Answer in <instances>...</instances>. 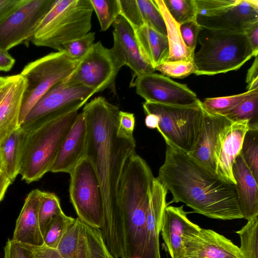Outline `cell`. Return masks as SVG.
<instances>
[{"label": "cell", "instance_id": "cell-31", "mask_svg": "<svg viewBox=\"0 0 258 258\" xmlns=\"http://www.w3.org/2000/svg\"><path fill=\"white\" fill-rule=\"evenodd\" d=\"M62 212L58 197L53 192L42 191L39 208V223L43 237L52 220Z\"/></svg>", "mask_w": 258, "mask_h": 258}, {"label": "cell", "instance_id": "cell-5", "mask_svg": "<svg viewBox=\"0 0 258 258\" xmlns=\"http://www.w3.org/2000/svg\"><path fill=\"white\" fill-rule=\"evenodd\" d=\"M193 61L196 75H214L240 69L254 54L244 33L202 27Z\"/></svg>", "mask_w": 258, "mask_h": 258}, {"label": "cell", "instance_id": "cell-42", "mask_svg": "<svg viewBox=\"0 0 258 258\" xmlns=\"http://www.w3.org/2000/svg\"><path fill=\"white\" fill-rule=\"evenodd\" d=\"M135 117L134 113L119 111L118 116V132L129 138L134 137Z\"/></svg>", "mask_w": 258, "mask_h": 258}, {"label": "cell", "instance_id": "cell-15", "mask_svg": "<svg viewBox=\"0 0 258 258\" xmlns=\"http://www.w3.org/2000/svg\"><path fill=\"white\" fill-rule=\"evenodd\" d=\"M113 26V45L111 49L121 64L128 66L133 72L132 81L139 75L154 73L155 69L143 57L135 30L129 23L119 15Z\"/></svg>", "mask_w": 258, "mask_h": 258}, {"label": "cell", "instance_id": "cell-50", "mask_svg": "<svg viewBox=\"0 0 258 258\" xmlns=\"http://www.w3.org/2000/svg\"><path fill=\"white\" fill-rule=\"evenodd\" d=\"M4 79V77L0 76V85L1 84L2 82L3 81Z\"/></svg>", "mask_w": 258, "mask_h": 258}, {"label": "cell", "instance_id": "cell-35", "mask_svg": "<svg viewBox=\"0 0 258 258\" xmlns=\"http://www.w3.org/2000/svg\"><path fill=\"white\" fill-rule=\"evenodd\" d=\"M76 218L66 215L63 212L57 216L51 222L44 237V245L56 249L62 238L74 223Z\"/></svg>", "mask_w": 258, "mask_h": 258}, {"label": "cell", "instance_id": "cell-32", "mask_svg": "<svg viewBox=\"0 0 258 258\" xmlns=\"http://www.w3.org/2000/svg\"><path fill=\"white\" fill-rule=\"evenodd\" d=\"M235 232L240 237L239 249L242 258H258V216L247 220V223Z\"/></svg>", "mask_w": 258, "mask_h": 258}, {"label": "cell", "instance_id": "cell-13", "mask_svg": "<svg viewBox=\"0 0 258 258\" xmlns=\"http://www.w3.org/2000/svg\"><path fill=\"white\" fill-rule=\"evenodd\" d=\"M146 102L165 105L188 106L198 103L196 94L186 85L176 82L154 73L139 75L131 84Z\"/></svg>", "mask_w": 258, "mask_h": 258}, {"label": "cell", "instance_id": "cell-23", "mask_svg": "<svg viewBox=\"0 0 258 258\" xmlns=\"http://www.w3.org/2000/svg\"><path fill=\"white\" fill-rule=\"evenodd\" d=\"M248 129L247 120L232 122L224 131L216 160V174L223 181L235 185L233 163L240 153L244 135Z\"/></svg>", "mask_w": 258, "mask_h": 258}, {"label": "cell", "instance_id": "cell-16", "mask_svg": "<svg viewBox=\"0 0 258 258\" xmlns=\"http://www.w3.org/2000/svg\"><path fill=\"white\" fill-rule=\"evenodd\" d=\"M202 28L244 33L258 21V1L239 0L234 5L209 16H197Z\"/></svg>", "mask_w": 258, "mask_h": 258}, {"label": "cell", "instance_id": "cell-37", "mask_svg": "<svg viewBox=\"0 0 258 258\" xmlns=\"http://www.w3.org/2000/svg\"><path fill=\"white\" fill-rule=\"evenodd\" d=\"M171 17L179 24L197 20L195 0H163Z\"/></svg>", "mask_w": 258, "mask_h": 258}, {"label": "cell", "instance_id": "cell-39", "mask_svg": "<svg viewBox=\"0 0 258 258\" xmlns=\"http://www.w3.org/2000/svg\"><path fill=\"white\" fill-rule=\"evenodd\" d=\"M94 32H90L85 36L63 44L62 51L70 57L81 59L94 43Z\"/></svg>", "mask_w": 258, "mask_h": 258}, {"label": "cell", "instance_id": "cell-11", "mask_svg": "<svg viewBox=\"0 0 258 258\" xmlns=\"http://www.w3.org/2000/svg\"><path fill=\"white\" fill-rule=\"evenodd\" d=\"M122 67L111 49L100 41L94 43L63 82L83 85L96 93L109 87Z\"/></svg>", "mask_w": 258, "mask_h": 258}, {"label": "cell", "instance_id": "cell-51", "mask_svg": "<svg viewBox=\"0 0 258 258\" xmlns=\"http://www.w3.org/2000/svg\"><path fill=\"white\" fill-rule=\"evenodd\" d=\"M0 169H1V168H0Z\"/></svg>", "mask_w": 258, "mask_h": 258}, {"label": "cell", "instance_id": "cell-21", "mask_svg": "<svg viewBox=\"0 0 258 258\" xmlns=\"http://www.w3.org/2000/svg\"><path fill=\"white\" fill-rule=\"evenodd\" d=\"M183 206H167L164 212L161 233L171 258H178L186 238L198 232L201 228L190 221Z\"/></svg>", "mask_w": 258, "mask_h": 258}, {"label": "cell", "instance_id": "cell-9", "mask_svg": "<svg viewBox=\"0 0 258 258\" xmlns=\"http://www.w3.org/2000/svg\"><path fill=\"white\" fill-rule=\"evenodd\" d=\"M69 174L70 197L78 218L88 225L100 229L103 215V195L92 164L85 157Z\"/></svg>", "mask_w": 258, "mask_h": 258}, {"label": "cell", "instance_id": "cell-47", "mask_svg": "<svg viewBox=\"0 0 258 258\" xmlns=\"http://www.w3.org/2000/svg\"><path fill=\"white\" fill-rule=\"evenodd\" d=\"M258 81V56L255 57L254 60L247 71L246 82L247 85Z\"/></svg>", "mask_w": 258, "mask_h": 258}, {"label": "cell", "instance_id": "cell-17", "mask_svg": "<svg viewBox=\"0 0 258 258\" xmlns=\"http://www.w3.org/2000/svg\"><path fill=\"white\" fill-rule=\"evenodd\" d=\"M203 110L200 136L195 149L188 154L216 174V160L222 137L225 130L232 122L224 116L210 113L204 108Z\"/></svg>", "mask_w": 258, "mask_h": 258}, {"label": "cell", "instance_id": "cell-41", "mask_svg": "<svg viewBox=\"0 0 258 258\" xmlns=\"http://www.w3.org/2000/svg\"><path fill=\"white\" fill-rule=\"evenodd\" d=\"M201 29L197 20L180 25V31L183 42L193 52H195L198 35Z\"/></svg>", "mask_w": 258, "mask_h": 258}, {"label": "cell", "instance_id": "cell-45", "mask_svg": "<svg viewBox=\"0 0 258 258\" xmlns=\"http://www.w3.org/2000/svg\"><path fill=\"white\" fill-rule=\"evenodd\" d=\"M245 34L252 50L254 56L258 54V21L250 26Z\"/></svg>", "mask_w": 258, "mask_h": 258}, {"label": "cell", "instance_id": "cell-24", "mask_svg": "<svg viewBox=\"0 0 258 258\" xmlns=\"http://www.w3.org/2000/svg\"><path fill=\"white\" fill-rule=\"evenodd\" d=\"M42 191L35 189L26 197L16 221L12 239L23 244L40 246L43 244L39 223V208Z\"/></svg>", "mask_w": 258, "mask_h": 258}, {"label": "cell", "instance_id": "cell-27", "mask_svg": "<svg viewBox=\"0 0 258 258\" xmlns=\"http://www.w3.org/2000/svg\"><path fill=\"white\" fill-rule=\"evenodd\" d=\"M134 30L143 57L155 70L168 59L169 49L167 36L146 24Z\"/></svg>", "mask_w": 258, "mask_h": 258}, {"label": "cell", "instance_id": "cell-44", "mask_svg": "<svg viewBox=\"0 0 258 258\" xmlns=\"http://www.w3.org/2000/svg\"><path fill=\"white\" fill-rule=\"evenodd\" d=\"M25 0H0V22L13 13Z\"/></svg>", "mask_w": 258, "mask_h": 258}, {"label": "cell", "instance_id": "cell-8", "mask_svg": "<svg viewBox=\"0 0 258 258\" xmlns=\"http://www.w3.org/2000/svg\"><path fill=\"white\" fill-rule=\"evenodd\" d=\"M79 60L60 51L50 53L24 68L20 74L26 83L20 113V126L38 100L52 86L67 79Z\"/></svg>", "mask_w": 258, "mask_h": 258}, {"label": "cell", "instance_id": "cell-38", "mask_svg": "<svg viewBox=\"0 0 258 258\" xmlns=\"http://www.w3.org/2000/svg\"><path fill=\"white\" fill-rule=\"evenodd\" d=\"M155 70L165 76L182 79L195 73L196 68L191 59L189 61H165L158 66Z\"/></svg>", "mask_w": 258, "mask_h": 258}, {"label": "cell", "instance_id": "cell-28", "mask_svg": "<svg viewBox=\"0 0 258 258\" xmlns=\"http://www.w3.org/2000/svg\"><path fill=\"white\" fill-rule=\"evenodd\" d=\"M24 130L20 127L0 145V168L13 182L19 174Z\"/></svg>", "mask_w": 258, "mask_h": 258}, {"label": "cell", "instance_id": "cell-7", "mask_svg": "<svg viewBox=\"0 0 258 258\" xmlns=\"http://www.w3.org/2000/svg\"><path fill=\"white\" fill-rule=\"evenodd\" d=\"M145 113L158 117L157 130L166 143L187 154L195 149L202 128L204 110L202 101L188 106H177L145 102Z\"/></svg>", "mask_w": 258, "mask_h": 258}, {"label": "cell", "instance_id": "cell-12", "mask_svg": "<svg viewBox=\"0 0 258 258\" xmlns=\"http://www.w3.org/2000/svg\"><path fill=\"white\" fill-rule=\"evenodd\" d=\"M54 0H25L0 22V50L8 51L20 44H29L41 21Z\"/></svg>", "mask_w": 258, "mask_h": 258}, {"label": "cell", "instance_id": "cell-6", "mask_svg": "<svg viewBox=\"0 0 258 258\" xmlns=\"http://www.w3.org/2000/svg\"><path fill=\"white\" fill-rule=\"evenodd\" d=\"M93 12L90 0H54L30 42L62 51L63 44L90 32Z\"/></svg>", "mask_w": 258, "mask_h": 258}, {"label": "cell", "instance_id": "cell-40", "mask_svg": "<svg viewBox=\"0 0 258 258\" xmlns=\"http://www.w3.org/2000/svg\"><path fill=\"white\" fill-rule=\"evenodd\" d=\"M239 0H195L197 16H209L236 4Z\"/></svg>", "mask_w": 258, "mask_h": 258}, {"label": "cell", "instance_id": "cell-49", "mask_svg": "<svg viewBox=\"0 0 258 258\" xmlns=\"http://www.w3.org/2000/svg\"><path fill=\"white\" fill-rule=\"evenodd\" d=\"M159 118L157 116L153 114H147L145 122L147 127L150 128H157L158 124Z\"/></svg>", "mask_w": 258, "mask_h": 258}, {"label": "cell", "instance_id": "cell-33", "mask_svg": "<svg viewBox=\"0 0 258 258\" xmlns=\"http://www.w3.org/2000/svg\"><path fill=\"white\" fill-rule=\"evenodd\" d=\"M256 92L258 89L229 96L207 98L202 102V105L203 108L210 113L223 115Z\"/></svg>", "mask_w": 258, "mask_h": 258}, {"label": "cell", "instance_id": "cell-34", "mask_svg": "<svg viewBox=\"0 0 258 258\" xmlns=\"http://www.w3.org/2000/svg\"><path fill=\"white\" fill-rule=\"evenodd\" d=\"M240 154L258 182V129H248L243 138Z\"/></svg>", "mask_w": 258, "mask_h": 258}, {"label": "cell", "instance_id": "cell-43", "mask_svg": "<svg viewBox=\"0 0 258 258\" xmlns=\"http://www.w3.org/2000/svg\"><path fill=\"white\" fill-rule=\"evenodd\" d=\"M4 258H32L30 251L24 245L8 239L4 248Z\"/></svg>", "mask_w": 258, "mask_h": 258}, {"label": "cell", "instance_id": "cell-46", "mask_svg": "<svg viewBox=\"0 0 258 258\" xmlns=\"http://www.w3.org/2000/svg\"><path fill=\"white\" fill-rule=\"evenodd\" d=\"M15 59L8 51L0 50V71L8 72L11 70Z\"/></svg>", "mask_w": 258, "mask_h": 258}, {"label": "cell", "instance_id": "cell-29", "mask_svg": "<svg viewBox=\"0 0 258 258\" xmlns=\"http://www.w3.org/2000/svg\"><path fill=\"white\" fill-rule=\"evenodd\" d=\"M164 18L169 45V55L166 61H189L195 52L188 49L183 42L180 31V24L170 15L163 0H154Z\"/></svg>", "mask_w": 258, "mask_h": 258}, {"label": "cell", "instance_id": "cell-4", "mask_svg": "<svg viewBox=\"0 0 258 258\" xmlns=\"http://www.w3.org/2000/svg\"><path fill=\"white\" fill-rule=\"evenodd\" d=\"M78 114V111H74L54 119L20 127L24 131L19 170L23 180L30 183L50 171Z\"/></svg>", "mask_w": 258, "mask_h": 258}, {"label": "cell", "instance_id": "cell-36", "mask_svg": "<svg viewBox=\"0 0 258 258\" xmlns=\"http://www.w3.org/2000/svg\"><path fill=\"white\" fill-rule=\"evenodd\" d=\"M98 18L101 31L107 30L120 15L118 0H90Z\"/></svg>", "mask_w": 258, "mask_h": 258}, {"label": "cell", "instance_id": "cell-14", "mask_svg": "<svg viewBox=\"0 0 258 258\" xmlns=\"http://www.w3.org/2000/svg\"><path fill=\"white\" fill-rule=\"evenodd\" d=\"M56 250L61 258H114L105 244L100 229L88 225L78 218Z\"/></svg>", "mask_w": 258, "mask_h": 258}, {"label": "cell", "instance_id": "cell-1", "mask_svg": "<svg viewBox=\"0 0 258 258\" xmlns=\"http://www.w3.org/2000/svg\"><path fill=\"white\" fill-rule=\"evenodd\" d=\"M165 157L156 178L172 196L194 212L210 218H243L234 184L212 173L188 154L166 143Z\"/></svg>", "mask_w": 258, "mask_h": 258}, {"label": "cell", "instance_id": "cell-22", "mask_svg": "<svg viewBox=\"0 0 258 258\" xmlns=\"http://www.w3.org/2000/svg\"><path fill=\"white\" fill-rule=\"evenodd\" d=\"M167 192L168 191L164 186L155 178L147 213L143 258H161L159 235L161 231L165 210L167 206Z\"/></svg>", "mask_w": 258, "mask_h": 258}, {"label": "cell", "instance_id": "cell-19", "mask_svg": "<svg viewBox=\"0 0 258 258\" xmlns=\"http://www.w3.org/2000/svg\"><path fill=\"white\" fill-rule=\"evenodd\" d=\"M25 81L20 75L4 77L0 85V145L20 127L19 117Z\"/></svg>", "mask_w": 258, "mask_h": 258}, {"label": "cell", "instance_id": "cell-3", "mask_svg": "<svg viewBox=\"0 0 258 258\" xmlns=\"http://www.w3.org/2000/svg\"><path fill=\"white\" fill-rule=\"evenodd\" d=\"M119 108L103 97L87 103L83 113L87 130L86 157L97 174L103 195V219L117 210L119 182L129 158L136 153L134 137L118 132Z\"/></svg>", "mask_w": 258, "mask_h": 258}, {"label": "cell", "instance_id": "cell-10", "mask_svg": "<svg viewBox=\"0 0 258 258\" xmlns=\"http://www.w3.org/2000/svg\"><path fill=\"white\" fill-rule=\"evenodd\" d=\"M96 92L83 85L62 81L49 89L35 104L20 127L54 119L78 111Z\"/></svg>", "mask_w": 258, "mask_h": 258}, {"label": "cell", "instance_id": "cell-26", "mask_svg": "<svg viewBox=\"0 0 258 258\" xmlns=\"http://www.w3.org/2000/svg\"><path fill=\"white\" fill-rule=\"evenodd\" d=\"M120 15L134 30L145 24L167 36L163 16L154 0H118Z\"/></svg>", "mask_w": 258, "mask_h": 258}, {"label": "cell", "instance_id": "cell-20", "mask_svg": "<svg viewBox=\"0 0 258 258\" xmlns=\"http://www.w3.org/2000/svg\"><path fill=\"white\" fill-rule=\"evenodd\" d=\"M87 138V125L81 112L62 141L49 172L70 173L86 157Z\"/></svg>", "mask_w": 258, "mask_h": 258}, {"label": "cell", "instance_id": "cell-18", "mask_svg": "<svg viewBox=\"0 0 258 258\" xmlns=\"http://www.w3.org/2000/svg\"><path fill=\"white\" fill-rule=\"evenodd\" d=\"M178 258H242L239 247L216 231L201 228L188 236Z\"/></svg>", "mask_w": 258, "mask_h": 258}, {"label": "cell", "instance_id": "cell-25", "mask_svg": "<svg viewBox=\"0 0 258 258\" xmlns=\"http://www.w3.org/2000/svg\"><path fill=\"white\" fill-rule=\"evenodd\" d=\"M232 170L240 212L243 218L250 220L258 216V182L240 153Z\"/></svg>", "mask_w": 258, "mask_h": 258}, {"label": "cell", "instance_id": "cell-48", "mask_svg": "<svg viewBox=\"0 0 258 258\" xmlns=\"http://www.w3.org/2000/svg\"><path fill=\"white\" fill-rule=\"evenodd\" d=\"M12 182L0 169V202L4 198L5 193Z\"/></svg>", "mask_w": 258, "mask_h": 258}, {"label": "cell", "instance_id": "cell-2", "mask_svg": "<svg viewBox=\"0 0 258 258\" xmlns=\"http://www.w3.org/2000/svg\"><path fill=\"white\" fill-rule=\"evenodd\" d=\"M154 177L136 153L129 158L117 190V209L100 228L105 244L114 258H143L147 213Z\"/></svg>", "mask_w": 258, "mask_h": 258}, {"label": "cell", "instance_id": "cell-30", "mask_svg": "<svg viewBox=\"0 0 258 258\" xmlns=\"http://www.w3.org/2000/svg\"><path fill=\"white\" fill-rule=\"evenodd\" d=\"M223 116L232 122L247 120L248 128L258 129V92Z\"/></svg>", "mask_w": 258, "mask_h": 258}]
</instances>
